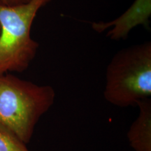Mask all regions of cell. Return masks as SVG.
Listing matches in <instances>:
<instances>
[{"instance_id": "cell-2", "label": "cell", "mask_w": 151, "mask_h": 151, "mask_svg": "<svg viewBox=\"0 0 151 151\" xmlns=\"http://www.w3.org/2000/svg\"><path fill=\"white\" fill-rule=\"evenodd\" d=\"M104 97L108 102L125 108L151 97V42L119 50L109 62Z\"/></svg>"}, {"instance_id": "cell-3", "label": "cell", "mask_w": 151, "mask_h": 151, "mask_svg": "<svg viewBox=\"0 0 151 151\" xmlns=\"http://www.w3.org/2000/svg\"><path fill=\"white\" fill-rule=\"evenodd\" d=\"M52 0H30L19 5L0 2V74L22 73L35 58L39 44L31 37L34 20Z\"/></svg>"}, {"instance_id": "cell-8", "label": "cell", "mask_w": 151, "mask_h": 151, "mask_svg": "<svg viewBox=\"0 0 151 151\" xmlns=\"http://www.w3.org/2000/svg\"><path fill=\"white\" fill-rule=\"evenodd\" d=\"M0 2L3 3V4H6V0H0Z\"/></svg>"}, {"instance_id": "cell-1", "label": "cell", "mask_w": 151, "mask_h": 151, "mask_svg": "<svg viewBox=\"0 0 151 151\" xmlns=\"http://www.w3.org/2000/svg\"><path fill=\"white\" fill-rule=\"evenodd\" d=\"M55 99L51 86H39L10 73L0 74V124L27 144Z\"/></svg>"}, {"instance_id": "cell-6", "label": "cell", "mask_w": 151, "mask_h": 151, "mask_svg": "<svg viewBox=\"0 0 151 151\" xmlns=\"http://www.w3.org/2000/svg\"><path fill=\"white\" fill-rule=\"evenodd\" d=\"M0 151H29L16 136L0 124Z\"/></svg>"}, {"instance_id": "cell-5", "label": "cell", "mask_w": 151, "mask_h": 151, "mask_svg": "<svg viewBox=\"0 0 151 151\" xmlns=\"http://www.w3.org/2000/svg\"><path fill=\"white\" fill-rule=\"evenodd\" d=\"M151 16V0H135L123 14L113 20L115 28L122 35H129L138 25L148 27Z\"/></svg>"}, {"instance_id": "cell-7", "label": "cell", "mask_w": 151, "mask_h": 151, "mask_svg": "<svg viewBox=\"0 0 151 151\" xmlns=\"http://www.w3.org/2000/svg\"><path fill=\"white\" fill-rule=\"evenodd\" d=\"M30 0H6V4L8 5H19V4H23L29 2Z\"/></svg>"}, {"instance_id": "cell-4", "label": "cell", "mask_w": 151, "mask_h": 151, "mask_svg": "<svg viewBox=\"0 0 151 151\" xmlns=\"http://www.w3.org/2000/svg\"><path fill=\"white\" fill-rule=\"evenodd\" d=\"M139 116L132 122L127 137L134 151H151V99L139 101Z\"/></svg>"}]
</instances>
